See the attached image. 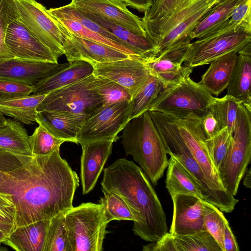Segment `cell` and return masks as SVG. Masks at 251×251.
Segmentation results:
<instances>
[{
    "instance_id": "5b68a950",
    "label": "cell",
    "mask_w": 251,
    "mask_h": 251,
    "mask_svg": "<svg viewBox=\"0 0 251 251\" xmlns=\"http://www.w3.org/2000/svg\"><path fill=\"white\" fill-rule=\"evenodd\" d=\"M70 251H101L106 233L102 205L92 202L73 206L65 214Z\"/></svg>"
},
{
    "instance_id": "4fadbf2b",
    "label": "cell",
    "mask_w": 251,
    "mask_h": 251,
    "mask_svg": "<svg viewBox=\"0 0 251 251\" xmlns=\"http://www.w3.org/2000/svg\"><path fill=\"white\" fill-rule=\"evenodd\" d=\"M60 28L64 54L69 62L84 61L92 64L134 57L110 47L76 36L60 23Z\"/></svg>"
},
{
    "instance_id": "f5cc1de1",
    "label": "cell",
    "mask_w": 251,
    "mask_h": 251,
    "mask_svg": "<svg viewBox=\"0 0 251 251\" xmlns=\"http://www.w3.org/2000/svg\"><path fill=\"white\" fill-rule=\"evenodd\" d=\"M246 175L245 177L243 184L246 188L250 189L251 188V169H249V170L246 172Z\"/></svg>"
},
{
    "instance_id": "6da1fadb",
    "label": "cell",
    "mask_w": 251,
    "mask_h": 251,
    "mask_svg": "<svg viewBox=\"0 0 251 251\" xmlns=\"http://www.w3.org/2000/svg\"><path fill=\"white\" fill-rule=\"evenodd\" d=\"M79 178L60 154L33 155L12 170H0V195L15 207V228L50 220L72 208Z\"/></svg>"
},
{
    "instance_id": "8fae6325",
    "label": "cell",
    "mask_w": 251,
    "mask_h": 251,
    "mask_svg": "<svg viewBox=\"0 0 251 251\" xmlns=\"http://www.w3.org/2000/svg\"><path fill=\"white\" fill-rule=\"evenodd\" d=\"M130 101L102 104L86 116L77 135V143L109 138L118 140V133L130 120Z\"/></svg>"
},
{
    "instance_id": "7dc6e473",
    "label": "cell",
    "mask_w": 251,
    "mask_h": 251,
    "mask_svg": "<svg viewBox=\"0 0 251 251\" xmlns=\"http://www.w3.org/2000/svg\"><path fill=\"white\" fill-rule=\"evenodd\" d=\"M32 157L15 155L0 149V170L8 171L15 169L28 162Z\"/></svg>"
},
{
    "instance_id": "6f0895ef",
    "label": "cell",
    "mask_w": 251,
    "mask_h": 251,
    "mask_svg": "<svg viewBox=\"0 0 251 251\" xmlns=\"http://www.w3.org/2000/svg\"></svg>"
},
{
    "instance_id": "f1b7e54d",
    "label": "cell",
    "mask_w": 251,
    "mask_h": 251,
    "mask_svg": "<svg viewBox=\"0 0 251 251\" xmlns=\"http://www.w3.org/2000/svg\"><path fill=\"white\" fill-rule=\"evenodd\" d=\"M47 94H34L0 98V110L4 115L25 125L36 123V108Z\"/></svg>"
},
{
    "instance_id": "603a6c76",
    "label": "cell",
    "mask_w": 251,
    "mask_h": 251,
    "mask_svg": "<svg viewBox=\"0 0 251 251\" xmlns=\"http://www.w3.org/2000/svg\"><path fill=\"white\" fill-rule=\"evenodd\" d=\"M79 11L128 46L143 60L156 56L155 45L150 37L137 34L100 16Z\"/></svg>"
},
{
    "instance_id": "d590c367",
    "label": "cell",
    "mask_w": 251,
    "mask_h": 251,
    "mask_svg": "<svg viewBox=\"0 0 251 251\" xmlns=\"http://www.w3.org/2000/svg\"><path fill=\"white\" fill-rule=\"evenodd\" d=\"M65 213H60L50 220L44 251H70Z\"/></svg>"
},
{
    "instance_id": "f6af8a7d",
    "label": "cell",
    "mask_w": 251,
    "mask_h": 251,
    "mask_svg": "<svg viewBox=\"0 0 251 251\" xmlns=\"http://www.w3.org/2000/svg\"><path fill=\"white\" fill-rule=\"evenodd\" d=\"M15 207L0 195V229L7 236L15 228Z\"/></svg>"
},
{
    "instance_id": "8992f818",
    "label": "cell",
    "mask_w": 251,
    "mask_h": 251,
    "mask_svg": "<svg viewBox=\"0 0 251 251\" xmlns=\"http://www.w3.org/2000/svg\"><path fill=\"white\" fill-rule=\"evenodd\" d=\"M251 157V111L241 103L230 148L219 170L224 188L233 196L237 193Z\"/></svg>"
},
{
    "instance_id": "2e32d148",
    "label": "cell",
    "mask_w": 251,
    "mask_h": 251,
    "mask_svg": "<svg viewBox=\"0 0 251 251\" xmlns=\"http://www.w3.org/2000/svg\"><path fill=\"white\" fill-rule=\"evenodd\" d=\"M173 215L169 232L174 236L193 234L207 230L203 214V201L192 195L177 194L171 196Z\"/></svg>"
},
{
    "instance_id": "7bdbcfd3",
    "label": "cell",
    "mask_w": 251,
    "mask_h": 251,
    "mask_svg": "<svg viewBox=\"0 0 251 251\" xmlns=\"http://www.w3.org/2000/svg\"><path fill=\"white\" fill-rule=\"evenodd\" d=\"M232 136L227 128H224L215 137L206 140L210 155L218 171L229 150Z\"/></svg>"
},
{
    "instance_id": "f546056e",
    "label": "cell",
    "mask_w": 251,
    "mask_h": 251,
    "mask_svg": "<svg viewBox=\"0 0 251 251\" xmlns=\"http://www.w3.org/2000/svg\"><path fill=\"white\" fill-rule=\"evenodd\" d=\"M143 61L149 74L158 80L163 89L178 84L193 71L192 68L186 65L183 66L158 56L145 59Z\"/></svg>"
},
{
    "instance_id": "74e56055",
    "label": "cell",
    "mask_w": 251,
    "mask_h": 251,
    "mask_svg": "<svg viewBox=\"0 0 251 251\" xmlns=\"http://www.w3.org/2000/svg\"><path fill=\"white\" fill-rule=\"evenodd\" d=\"M92 84L97 94L102 99L103 104L130 101L132 99L127 89L107 78L94 75Z\"/></svg>"
},
{
    "instance_id": "f35d334b",
    "label": "cell",
    "mask_w": 251,
    "mask_h": 251,
    "mask_svg": "<svg viewBox=\"0 0 251 251\" xmlns=\"http://www.w3.org/2000/svg\"><path fill=\"white\" fill-rule=\"evenodd\" d=\"M103 197L99 200L103 208L106 223L113 220L134 221V217L126 203L118 195L103 192Z\"/></svg>"
},
{
    "instance_id": "681fc988",
    "label": "cell",
    "mask_w": 251,
    "mask_h": 251,
    "mask_svg": "<svg viewBox=\"0 0 251 251\" xmlns=\"http://www.w3.org/2000/svg\"><path fill=\"white\" fill-rule=\"evenodd\" d=\"M144 251H177L174 236L168 232L159 240L143 246Z\"/></svg>"
},
{
    "instance_id": "f907efd6",
    "label": "cell",
    "mask_w": 251,
    "mask_h": 251,
    "mask_svg": "<svg viewBox=\"0 0 251 251\" xmlns=\"http://www.w3.org/2000/svg\"><path fill=\"white\" fill-rule=\"evenodd\" d=\"M223 245L224 251H239L240 250L228 221L225 224Z\"/></svg>"
},
{
    "instance_id": "4dcf8cb0",
    "label": "cell",
    "mask_w": 251,
    "mask_h": 251,
    "mask_svg": "<svg viewBox=\"0 0 251 251\" xmlns=\"http://www.w3.org/2000/svg\"><path fill=\"white\" fill-rule=\"evenodd\" d=\"M241 0H223L214 5L198 22L190 33L191 40L199 39L216 31L229 19Z\"/></svg>"
},
{
    "instance_id": "277c9868",
    "label": "cell",
    "mask_w": 251,
    "mask_h": 251,
    "mask_svg": "<svg viewBox=\"0 0 251 251\" xmlns=\"http://www.w3.org/2000/svg\"><path fill=\"white\" fill-rule=\"evenodd\" d=\"M149 112L159 132L167 153L175 157L194 177L201 189L203 201L214 205L222 212H231L236 205L213 188L186 146L170 117L157 111Z\"/></svg>"
},
{
    "instance_id": "8d00e7d4",
    "label": "cell",
    "mask_w": 251,
    "mask_h": 251,
    "mask_svg": "<svg viewBox=\"0 0 251 251\" xmlns=\"http://www.w3.org/2000/svg\"><path fill=\"white\" fill-rule=\"evenodd\" d=\"M174 239L177 251H222L208 230L191 235L174 236Z\"/></svg>"
},
{
    "instance_id": "60d3db41",
    "label": "cell",
    "mask_w": 251,
    "mask_h": 251,
    "mask_svg": "<svg viewBox=\"0 0 251 251\" xmlns=\"http://www.w3.org/2000/svg\"><path fill=\"white\" fill-rule=\"evenodd\" d=\"M19 18L14 0H0V61L14 57L5 44V38L8 25Z\"/></svg>"
},
{
    "instance_id": "ab89813d",
    "label": "cell",
    "mask_w": 251,
    "mask_h": 251,
    "mask_svg": "<svg viewBox=\"0 0 251 251\" xmlns=\"http://www.w3.org/2000/svg\"><path fill=\"white\" fill-rule=\"evenodd\" d=\"M28 141L32 156L48 155L66 142L54 136L40 125L29 136Z\"/></svg>"
},
{
    "instance_id": "7a4b0ae2",
    "label": "cell",
    "mask_w": 251,
    "mask_h": 251,
    "mask_svg": "<svg viewBox=\"0 0 251 251\" xmlns=\"http://www.w3.org/2000/svg\"><path fill=\"white\" fill-rule=\"evenodd\" d=\"M102 192L118 195L134 219V235L152 242L168 233L166 217L158 196L141 168L126 158L115 160L104 169Z\"/></svg>"
},
{
    "instance_id": "7402d4cb",
    "label": "cell",
    "mask_w": 251,
    "mask_h": 251,
    "mask_svg": "<svg viewBox=\"0 0 251 251\" xmlns=\"http://www.w3.org/2000/svg\"><path fill=\"white\" fill-rule=\"evenodd\" d=\"M86 116L57 111L37 112L36 123L54 136L77 143L76 137Z\"/></svg>"
},
{
    "instance_id": "11a10c76",
    "label": "cell",
    "mask_w": 251,
    "mask_h": 251,
    "mask_svg": "<svg viewBox=\"0 0 251 251\" xmlns=\"http://www.w3.org/2000/svg\"><path fill=\"white\" fill-rule=\"evenodd\" d=\"M7 236L0 229V244L3 243Z\"/></svg>"
},
{
    "instance_id": "bcb514c9",
    "label": "cell",
    "mask_w": 251,
    "mask_h": 251,
    "mask_svg": "<svg viewBox=\"0 0 251 251\" xmlns=\"http://www.w3.org/2000/svg\"><path fill=\"white\" fill-rule=\"evenodd\" d=\"M33 91V85L0 78V98L28 95Z\"/></svg>"
},
{
    "instance_id": "30bf717a",
    "label": "cell",
    "mask_w": 251,
    "mask_h": 251,
    "mask_svg": "<svg viewBox=\"0 0 251 251\" xmlns=\"http://www.w3.org/2000/svg\"><path fill=\"white\" fill-rule=\"evenodd\" d=\"M94 76L47 94L37 112L57 111L86 116L103 104L92 84Z\"/></svg>"
},
{
    "instance_id": "52a82bcc",
    "label": "cell",
    "mask_w": 251,
    "mask_h": 251,
    "mask_svg": "<svg viewBox=\"0 0 251 251\" xmlns=\"http://www.w3.org/2000/svg\"><path fill=\"white\" fill-rule=\"evenodd\" d=\"M214 97L188 75L178 84L162 88L149 111L176 116L194 113L202 117Z\"/></svg>"
},
{
    "instance_id": "3957f363",
    "label": "cell",
    "mask_w": 251,
    "mask_h": 251,
    "mask_svg": "<svg viewBox=\"0 0 251 251\" xmlns=\"http://www.w3.org/2000/svg\"><path fill=\"white\" fill-rule=\"evenodd\" d=\"M121 136L126 156L131 155L154 185L168 166L166 149L149 111L129 120Z\"/></svg>"
},
{
    "instance_id": "5bb4252c",
    "label": "cell",
    "mask_w": 251,
    "mask_h": 251,
    "mask_svg": "<svg viewBox=\"0 0 251 251\" xmlns=\"http://www.w3.org/2000/svg\"><path fill=\"white\" fill-rule=\"evenodd\" d=\"M92 65L95 76L107 78L122 86L129 92L132 99L150 75L143 60L135 57Z\"/></svg>"
},
{
    "instance_id": "db71d44e",
    "label": "cell",
    "mask_w": 251,
    "mask_h": 251,
    "mask_svg": "<svg viewBox=\"0 0 251 251\" xmlns=\"http://www.w3.org/2000/svg\"><path fill=\"white\" fill-rule=\"evenodd\" d=\"M6 121V119L5 118L4 114L0 110V125H3Z\"/></svg>"
},
{
    "instance_id": "836d02e7",
    "label": "cell",
    "mask_w": 251,
    "mask_h": 251,
    "mask_svg": "<svg viewBox=\"0 0 251 251\" xmlns=\"http://www.w3.org/2000/svg\"><path fill=\"white\" fill-rule=\"evenodd\" d=\"M162 89L158 80L150 74L144 85L130 100V120L148 111Z\"/></svg>"
},
{
    "instance_id": "44dd1931",
    "label": "cell",
    "mask_w": 251,
    "mask_h": 251,
    "mask_svg": "<svg viewBox=\"0 0 251 251\" xmlns=\"http://www.w3.org/2000/svg\"><path fill=\"white\" fill-rule=\"evenodd\" d=\"M68 64L69 62L59 64L14 57L0 61V78L34 85Z\"/></svg>"
},
{
    "instance_id": "ffe728a7",
    "label": "cell",
    "mask_w": 251,
    "mask_h": 251,
    "mask_svg": "<svg viewBox=\"0 0 251 251\" xmlns=\"http://www.w3.org/2000/svg\"><path fill=\"white\" fill-rule=\"evenodd\" d=\"M217 3V0H196L194 1L161 37L157 45L156 56L175 44L190 40L189 36L192 30Z\"/></svg>"
},
{
    "instance_id": "484cf974",
    "label": "cell",
    "mask_w": 251,
    "mask_h": 251,
    "mask_svg": "<svg viewBox=\"0 0 251 251\" xmlns=\"http://www.w3.org/2000/svg\"><path fill=\"white\" fill-rule=\"evenodd\" d=\"M50 220L16 228L3 242L17 251H44Z\"/></svg>"
},
{
    "instance_id": "b9f144b4",
    "label": "cell",
    "mask_w": 251,
    "mask_h": 251,
    "mask_svg": "<svg viewBox=\"0 0 251 251\" xmlns=\"http://www.w3.org/2000/svg\"><path fill=\"white\" fill-rule=\"evenodd\" d=\"M203 214L205 226L224 251L223 235L225 223L227 221L218 207L207 201H203Z\"/></svg>"
},
{
    "instance_id": "d6986e66",
    "label": "cell",
    "mask_w": 251,
    "mask_h": 251,
    "mask_svg": "<svg viewBox=\"0 0 251 251\" xmlns=\"http://www.w3.org/2000/svg\"><path fill=\"white\" fill-rule=\"evenodd\" d=\"M117 141L109 138L79 144L82 147L80 178L83 194H88L94 188L112 153L113 143Z\"/></svg>"
},
{
    "instance_id": "e575fe53",
    "label": "cell",
    "mask_w": 251,
    "mask_h": 251,
    "mask_svg": "<svg viewBox=\"0 0 251 251\" xmlns=\"http://www.w3.org/2000/svg\"><path fill=\"white\" fill-rule=\"evenodd\" d=\"M53 17L76 36L101 44L133 57L143 59L140 56L130 49L86 28L75 21L60 16Z\"/></svg>"
},
{
    "instance_id": "9a60e30c",
    "label": "cell",
    "mask_w": 251,
    "mask_h": 251,
    "mask_svg": "<svg viewBox=\"0 0 251 251\" xmlns=\"http://www.w3.org/2000/svg\"><path fill=\"white\" fill-rule=\"evenodd\" d=\"M5 44L14 57L26 60L58 63L51 50L36 38L19 20L8 25Z\"/></svg>"
},
{
    "instance_id": "816d5d0a",
    "label": "cell",
    "mask_w": 251,
    "mask_h": 251,
    "mask_svg": "<svg viewBox=\"0 0 251 251\" xmlns=\"http://www.w3.org/2000/svg\"><path fill=\"white\" fill-rule=\"evenodd\" d=\"M127 6L140 12H146L151 5V0H122Z\"/></svg>"
},
{
    "instance_id": "d4e9b609",
    "label": "cell",
    "mask_w": 251,
    "mask_h": 251,
    "mask_svg": "<svg viewBox=\"0 0 251 251\" xmlns=\"http://www.w3.org/2000/svg\"><path fill=\"white\" fill-rule=\"evenodd\" d=\"M251 44L238 53V57L227 87L226 95L240 101L251 111Z\"/></svg>"
},
{
    "instance_id": "9c48e42d",
    "label": "cell",
    "mask_w": 251,
    "mask_h": 251,
    "mask_svg": "<svg viewBox=\"0 0 251 251\" xmlns=\"http://www.w3.org/2000/svg\"><path fill=\"white\" fill-rule=\"evenodd\" d=\"M168 115L215 190L236 205L239 200L224 188L219 172L211 157L206 138L201 126V117L194 113L180 116Z\"/></svg>"
},
{
    "instance_id": "4316f807",
    "label": "cell",
    "mask_w": 251,
    "mask_h": 251,
    "mask_svg": "<svg viewBox=\"0 0 251 251\" xmlns=\"http://www.w3.org/2000/svg\"><path fill=\"white\" fill-rule=\"evenodd\" d=\"M238 53L232 52L212 61L199 82L212 95L218 96L229 83Z\"/></svg>"
},
{
    "instance_id": "ac0fdd59",
    "label": "cell",
    "mask_w": 251,
    "mask_h": 251,
    "mask_svg": "<svg viewBox=\"0 0 251 251\" xmlns=\"http://www.w3.org/2000/svg\"><path fill=\"white\" fill-rule=\"evenodd\" d=\"M195 0H151V5L144 12L142 20L156 48L161 37L183 11Z\"/></svg>"
},
{
    "instance_id": "83f0119b",
    "label": "cell",
    "mask_w": 251,
    "mask_h": 251,
    "mask_svg": "<svg viewBox=\"0 0 251 251\" xmlns=\"http://www.w3.org/2000/svg\"><path fill=\"white\" fill-rule=\"evenodd\" d=\"M166 187L171 197L177 194L196 196L204 200L201 189L192 175L173 155L168 160Z\"/></svg>"
},
{
    "instance_id": "1f68e13d",
    "label": "cell",
    "mask_w": 251,
    "mask_h": 251,
    "mask_svg": "<svg viewBox=\"0 0 251 251\" xmlns=\"http://www.w3.org/2000/svg\"><path fill=\"white\" fill-rule=\"evenodd\" d=\"M26 130L17 120L6 119L0 125V149L14 154L32 156Z\"/></svg>"
},
{
    "instance_id": "ee69618b",
    "label": "cell",
    "mask_w": 251,
    "mask_h": 251,
    "mask_svg": "<svg viewBox=\"0 0 251 251\" xmlns=\"http://www.w3.org/2000/svg\"><path fill=\"white\" fill-rule=\"evenodd\" d=\"M226 23L251 34V0H241Z\"/></svg>"
},
{
    "instance_id": "7c38bea8",
    "label": "cell",
    "mask_w": 251,
    "mask_h": 251,
    "mask_svg": "<svg viewBox=\"0 0 251 251\" xmlns=\"http://www.w3.org/2000/svg\"><path fill=\"white\" fill-rule=\"evenodd\" d=\"M19 20L58 59L64 51L60 23L35 0H14Z\"/></svg>"
},
{
    "instance_id": "d6a6232c",
    "label": "cell",
    "mask_w": 251,
    "mask_h": 251,
    "mask_svg": "<svg viewBox=\"0 0 251 251\" xmlns=\"http://www.w3.org/2000/svg\"><path fill=\"white\" fill-rule=\"evenodd\" d=\"M241 104L240 101L226 94L220 98L214 97L208 109L215 116L221 129L226 128L229 133L233 135Z\"/></svg>"
},
{
    "instance_id": "9f6ffc18",
    "label": "cell",
    "mask_w": 251,
    "mask_h": 251,
    "mask_svg": "<svg viewBox=\"0 0 251 251\" xmlns=\"http://www.w3.org/2000/svg\"><path fill=\"white\" fill-rule=\"evenodd\" d=\"M222 0H217L218 3L220 2V1H222Z\"/></svg>"
},
{
    "instance_id": "c3c4849f",
    "label": "cell",
    "mask_w": 251,
    "mask_h": 251,
    "mask_svg": "<svg viewBox=\"0 0 251 251\" xmlns=\"http://www.w3.org/2000/svg\"><path fill=\"white\" fill-rule=\"evenodd\" d=\"M200 122L206 140L212 139L221 130L215 116L208 109L202 117H201Z\"/></svg>"
},
{
    "instance_id": "cb8c5ba5",
    "label": "cell",
    "mask_w": 251,
    "mask_h": 251,
    "mask_svg": "<svg viewBox=\"0 0 251 251\" xmlns=\"http://www.w3.org/2000/svg\"><path fill=\"white\" fill-rule=\"evenodd\" d=\"M93 66L88 62L76 61L33 85L34 94H47L71 85L93 74Z\"/></svg>"
},
{
    "instance_id": "ba28073f",
    "label": "cell",
    "mask_w": 251,
    "mask_h": 251,
    "mask_svg": "<svg viewBox=\"0 0 251 251\" xmlns=\"http://www.w3.org/2000/svg\"><path fill=\"white\" fill-rule=\"evenodd\" d=\"M250 44L251 33L225 23L216 31L191 43L184 62L192 69L209 64L226 54L238 53Z\"/></svg>"
},
{
    "instance_id": "e0dca14e",
    "label": "cell",
    "mask_w": 251,
    "mask_h": 251,
    "mask_svg": "<svg viewBox=\"0 0 251 251\" xmlns=\"http://www.w3.org/2000/svg\"><path fill=\"white\" fill-rule=\"evenodd\" d=\"M79 11L107 19L134 33L150 37L142 19L132 13L122 0H72Z\"/></svg>"
}]
</instances>
